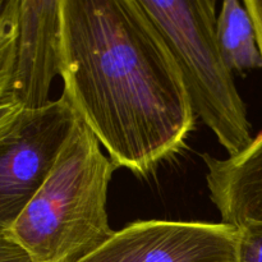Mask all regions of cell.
<instances>
[{"mask_svg":"<svg viewBox=\"0 0 262 262\" xmlns=\"http://www.w3.org/2000/svg\"><path fill=\"white\" fill-rule=\"evenodd\" d=\"M60 76L117 169L146 176L194 127L181 71L138 0H61Z\"/></svg>","mask_w":262,"mask_h":262,"instance_id":"obj_1","label":"cell"},{"mask_svg":"<svg viewBox=\"0 0 262 262\" xmlns=\"http://www.w3.org/2000/svg\"><path fill=\"white\" fill-rule=\"evenodd\" d=\"M114 164L76 124L48 178L9 230L35 262H78L114 235L106 212Z\"/></svg>","mask_w":262,"mask_h":262,"instance_id":"obj_2","label":"cell"},{"mask_svg":"<svg viewBox=\"0 0 262 262\" xmlns=\"http://www.w3.org/2000/svg\"><path fill=\"white\" fill-rule=\"evenodd\" d=\"M168 45L194 114L215 133L229 156L252 143L247 109L216 41L214 0H138Z\"/></svg>","mask_w":262,"mask_h":262,"instance_id":"obj_3","label":"cell"},{"mask_svg":"<svg viewBox=\"0 0 262 262\" xmlns=\"http://www.w3.org/2000/svg\"><path fill=\"white\" fill-rule=\"evenodd\" d=\"M77 113L64 95L0 128V232H9L53 169Z\"/></svg>","mask_w":262,"mask_h":262,"instance_id":"obj_4","label":"cell"},{"mask_svg":"<svg viewBox=\"0 0 262 262\" xmlns=\"http://www.w3.org/2000/svg\"><path fill=\"white\" fill-rule=\"evenodd\" d=\"M238 229L219 223L147 220L128 225L78 262H238Z\"/></svg>","mask_w":262,"mask_h":262,"instance_id":"obj_5","label":"cell"},{"mask_svg":"<svg viewBox=\"0 0 262 262\" xmlns=\"http://www.w3.org/2000/svg\"><path fill=\"white\" fill-rule=\"evenodd\" d=\"M61 0H19L14 71L8 102L23 110L50 104L60 74Z\"/></svg>","mask_w":262,"mask_h":262,"instance_id":"obj_6","label":"cell"},{"mask_svg":"<svg viewBox=\"0 0 262 262\" xmlns=\"http://www.w3.org/2000/svg\"><path fill=\"white\" fill-rule=\"evenodd\" d=\"M210 197L222 223L238 228L262 223V133L235 156L204 155Z\"/></svg>","mask_w":262,"mask_h":262,"instance_id":"obj_7","label":"cell"},{"mask_svg":"<svg viewBox=\"0 0 262 262\" xmlns=\"http://www.w3.org/2000/svg\"><path fill=\"white\" fill-rule=\"evenodd\" d=\"M216 41L225 64L232 72L261 68L262 56L255 26L245 4L225 0L216 18Z\"/></svg>","mask_w":262,"mask_h":262,"instance_id":"obj_8","label":"cell"},{"mask_svg":"<svg viewBox=\"0 0 262 262\" xmlns=\"http://www.w3.org/2000/svg\"><path fill=\"white\" fill-rule=\"evenodd\" d=\"M19 0H0V105L7 104L14 71Z\"/></svg>","mask_w":262,"mask_h":262,"instance_id":"obj_9","label":"cell"},{"mask_svg":"<svg viewBox=\"0 0 262 262\" xmlns=\"http://www.w3.org/2000/svg\"><path fill=\"white\" fill-rule=\"evenodd\" d=\"M238 262H262V223L238 228Z\"/></svg>","mask_w":262,"mask_h":262,"instance_id":"obj_10","label":"cell"},{"mask_svg":"<svg viewBox=\"0 0 262 262\" xmlns=\"http://www.w3.org/2000/svg\"><path fill=\"white\" fill-rule=\"evenodd\" d=\"M0 262H35L9 232H0Z\"/></svg>","mask_w":262,"mask_h":262,"instance_id":"obj_11","label":"cell"},{"mask_svg":"<svg viewBox=\"0 0 262 262\" xmlns=\"http://www.w3.org/2000/svg\"><path fill=\"white\" fill-rule=\"evenodd\" d=\"M243 4L252 18L256 36H257L258 48H260L262 56V0H245Z\"/></svg>","mask_w":262,"mask_h":262,"instance_id":"obj_12","label":"cell"},{"mask_svg":"<svg viewBox=\"0 0 262 262\" xmlns=\"http://www.w3.org/2000/svg\"><path fill=\"white\" fill-rule=\"evenodd\" d=\"M20 110L17 105L12 104V102H7V104L0 105V128L4 124H7L15 114Z\"/></svg>","mask_w":262,"mask_h":262,"instance_id":"obj_13","label":"cell"}]
</instances>
